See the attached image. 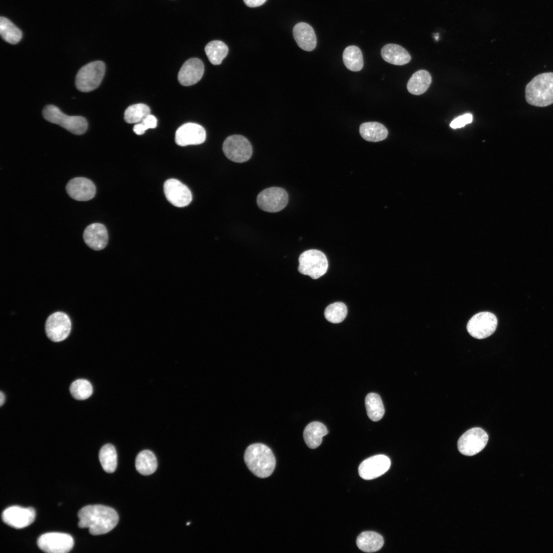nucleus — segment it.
<instances>
[{
    "mask_svg": "<svg viewBox=\"0 0 553 553\" xmlns=\"http://www.w3.org/2000/svg\"><path fill=\"white\" fill-rule=\"evenodd\" d=\"M384 543L382 537L374 531H367L361 533L357 538L356 544L361 550L366 552H373L379 550Z\"/></svg>",
    "mask_w": 553,
    "mask_h": 553,
    "instance_id": "5701e85b",
    "label": "nucleus"
},
{
    "mask_svg": "<svg viewBox=\"0 0 553 553\" xmlns=\"http://www.w3.org/2000/svg\"><path fill=\"white\" fill-rule=\"evenodd\" d=\"M206 132L201 125L195 123H186L180 126L176 132L175 141L181 146L197 145L204 142Z\"/></svg>",
    "mask_w": 553,
    "mask_h": 553,
    "instance_id": "dca6fc26",
    "label": "nucleus"
},
{
    "mask_svg": "<svg viewBox=\"0 0 553 553\" xmlns=\"http://www.w3.org/2000/svg\"><path fill=\"white\" fill-rule=\"evenodd\" d=\"M343 60L346 68L351 71L361 70L364 66L363 56L360 49L356 46H350L344 50Z\"/></svg>",
    "mask_w": 553,
    "mask_h": 553,
    "instance_id": "bb28decb",
    "label": "nucleus"
},
{
    "mask_svg": "<svg viewBox=\"0 0 553 553\" xmlns=\"http://www.w3.org/2000/svg\"><path fill=\"white\" fill-rule=\"evenodd\" d=\"M299 271L313 279H317L323 275L328 267L326 256L316 249H310L303 252L299 257Z\"/></svg>",
    "mask_w": 553,
    "mask_h": 553,
    "instance_id": "423d86ee",
    "label": "nucleus"
},
{
    "mask_svg": "<svg viewBox=\"0 0 553 553\" xmlns=\"http://www.w3.org/2000/svg\"><path fill=\"white\" fill-rule=\"evenodd\" d=\"M74 540L68 534L58 532H51L42 534L37 539L39 548L48 553H67L74 546Z\"/></svg>",
    "mask_w": 553,
    "mask_h": 553,
    "instance_id": "6e6552de",
    "label": "nucleus"
},
{
    "mask_svg": "<svg viewBox=\"0 0 553 553\" xmlns=\"http://www.w3.org/2000/svg\"><path fill=\"white\" fill-rule=\"evenodd\" d=\"M472 120V115L470 113L465 114L454 119L450 123V126L453 129L460 128L471 123Z\"/></svg>",
    "mask_w": 553,
    "mask_h": 553,
    "instance_id": "c9c22d12",
    "label": "nucleus"
},
{
    "mask_svg": "<svg viewBox=\"0 0 553 553\" xmlns=\"http://www.w3.org/2000/svg\"><path fill=\"white\" fill-rule=\"evenodd\" d=\"M381 55L385 61L394 65H404L411 60V56L405 48L394 44L385 45L381 50Z\"/></svg>",
    "mask_w": 553,
    "mask_h": 553,
    "instance_id": "412c9836",
    "label": "nucleus"
},
{
    "mask_svg": "<svg viewBox=\"0 0 553 553\" xmlns=\"http://www.w3.org/2000/svg\"><path fill=\"white\" fill-rule=\"evenodd\" d=\"M105 66L101 61H92L84 65L78 72L75 79L77 89L89 92L96 89L104 76Z\"/></svg>",
    "mask_w": 553,
    "mask_h": 553,
    "instance_id": "39448f33",
    "label": "nucleus"
},
{
    "mask_svg": "<svg viewBox=\"0 0 553 553\" xmlns=\"http://www.w3.org/2000/svg\"><path fill=\"white\" fill-rule=\"evenodd\" d=\"M163 188L167 200L176 207L186 206L192 200V194L189 189L177 179L167 180L164 183Z\"/></svg>",
    "mask_w": 553,
    "mask_h": 553,
    "instance_id": "4468645a",
    "label": "nucleus"
},
{
    "mask_svg": "<svg viewBox=\"0 0 553 553\" xmlns=\"http://www.w3.org/2000/svg\"><path fill=\"white\" fill-rule=\"evenodd\" d=\"M390 459L384 455H377L363 461L358 467V473L365 480L376 478L385 474L390 468Z\"/></svg>",
    "mask_w": 553,
    "mask_h": 553,
    "instance_id": "2eb2a0df",
    "label": "nucleus"
},
{
    "mask_svg": "<svg viewBox=\"0 0 553 553\" xmlns=\"http://www.w3.org/2000/svg\"><path fill=\"white\" fill-rule=\"evenodd\" d=\"M5 401V395L2 391L0 392V406H2Z\"/></svg>",
    "mask_w": 553,
    "mask_h": 553,
    "instance_id": "4c0bfd02",
    "label": "nucleus"
},
{
    "mask_svg": "<svg viewBox=\"0 0 553 553\" xmlns=\"http://www.w3.org/2000/svg\"><path fill=\"white\" fill-rule=\"evenodd\" d=\"M347 314L346 305L341 302H336L329 305L324 312L326 320L332 323H339L344 321Z\"/></svg>",
    "mask_w": 553,
    "mask_h": 553,
    "instance_id": "72a5a7b5",
    "label": "nucleus"
},
{
    "mask_svg": "<svg viewBox=\"0 0 553 553\" xmlns=\"http://www.w3.org/2000/svg\"><path fill=\"white\" fill-rule=\"evenodd\" d=\"M71 322L65 312L56 311L50 314L45 323V332L47 337L53 342L65 340L70 334Z\"/></svg>",
    "mask_w": 553,
    "mask_h": 553,
    "instance_id": "9b49d317",
    "label": "nucleus"
},
{
    "mask_svg": "<svg viewBox=\"0 0 553 553\" xmlns=\"http://www.w3.org/2000/svg\"><path fill=\"white\" fill-rule=\"evenodd\" d=\"M328 433L327 428L322 423L318 421L311 422L304 430V439L309 448L314 449L320 446L323 437Z\"/></svg>",
    "mask_w": 553,
    "mask_h": 553,
    "instance_id": "4be33fe9",
    "label": "nucleus"
},
{
    "mask_svg": "<svg viewBox=\"0 0 553 553\" xmlns=\"http://www.w3.org/2000/svg\"><path fill=\"white\" fill-rule=\"evenodd\" d=\"M189 524H190V523H189V522H188V523H187V524H186V525H189Z\"/></svg>",
    "mask_w": 553,
    "mask_h": 553,
    "instance_id": "ea45409f",
    "label": "nucleus"
},
{
    "mask_svg": "<svg viewBox=\"0 0 553 553\" xmlns=\"http://www.w3.org/2000/svg\"><path fill=\"white\" fill-rule=\"evenodd\" d=\"M135 466L137 471L141 474L149 475L153 474L157 467L156 458L150 450H144L137 455Z\"/></svg>",
    "mask_w": 553,
    "mask_h": 553,
    "instance_id": "a878e982",
    "label": "nucleus"
},
{
    "mask_svg": "<svg viewBox=\"0 0 553 553\" xmlns=\"http://www.w3.org/2000/svg\"><path fill=\"white\" fill-rule=\"evenodd\" d=\"M431 81L430 73L426 70H420L415 72L409 80L407 89L411 94L419 95L428 90Z\"/></svg>",
    "mask_w": 553,
    "mask_h": 553,
    "instance_id": "b1692460",
    "label": "nucleus"
},
{
    "mask_svg": "<svg viewBox=\"0 0 553 553\" xmlns=\"http://www.w3.org/2000/svg\"><path fill=\"white\" fill-rule=\"evenodd\" d=\"M80 528H88L92 535L106 534L112 530L119 520L117 512L112 508L102 505L84 506L78 513Z\"/></svg>",
    "mask_w": 553,
    "mask_h": 553,
    "instance_id": "f257e3e1",
    "label": "nucleus"
},
{
    "mask_svg": "<svg viewBox=\"0 0 553 553\" xmlns=\"http://www.w3.org/2000/svg\"><path fill=\"white\" fill-rule=\"evenodd\" d=\"M244 458L250 471L261 478L270 476L275 469V459L273 452L262 443H256L248 446Z\"/></svg>",
    "mask_w": 553,
    "mask_h": 553,
    "instance_id": "f03ea898",
    "label": "nucleus"
},
{
    "mask_svg": "<svg viewBox=\"0 0 553 553\" xmlns=\"http://www.w3.org/2000/svg\"><path fill=\"white\" fill-rule=\"evenodd\" d=\"M83 238L85 243L90 248L95 250H102L108 244L107 229L101 223H92L85 228Z\"/></svg>",
    "mask_w": 553,
    "mask_h": 553,
    "instance_id": "6ab92c4d",
    "label": "nucleus"
},
{
    "mask_svg": "<svg viewBox=\"0 0 553 553\" xmlns=\"http://www.w3.org/2000/svg\"><path fill=\"white\" fill-rule=\"evenodd\" d=\"M293 37L298 46L306 51H311L316 45V37L313 29L309 24L300 22L293 29Z\"/></svg>",
    "mask_w": 553,
    "mask_h": 553,
    "instance_id": "aec40b11",
    "label": "nucleus"
},
{
    "mask_svg": "<svg viewBox=\"0 0 553 553\" xmlns=\"http://www.w3.org/2000/svg\"><path fill=\"white\" fill-rule=\"evenodd\" d=\"M245 5L249 7H257L262 5L266 0H243Z\"/></svg>",
    "mask_w": 553,
    "mask_h": 553,
    "instance_id": "e433bc0d",
    "label": "nucleus"
},
{
    "mask_svg": "<svg viewBox=\"0 0 553 553\" xmlns=\"http://www.w3.org/2000/svg\"><path fill=\"white\" fill-rule=\"evenodd\" d=\"M222 149L228 159L238 163L248 161L252 154L250 142L245 137L239 135L227 137L223 143Z\"/></svg>",
    "mask_w": 553,
    "mask_h": 553,
    "instance_id": "0eeeda50",
    "label": "nucleus"
},
{
    "mask_svg": "<svg viewBox=\"0 0 553 553\" xmlns=\"http://www.w3.org/2000/svg\"><path fill=\"white\" fill-rule=\"evenodd\" d=\"M70 391L72 396L77 400L87 399L93 393V388L91 383L84 379H78L74 381L70 386Z\"/></svg>",
    "mask_w": 553,
    "mask_h": 553,
    "instance_id": "473e14b6",
    "label": "nucleus"
},
{
    "mask_svg": "<svg viewBox=\"0 0 553 553\" xmlns=\"http://www.w3.org/2000/svg\"><path fill=\"white\" fill-rule=\"evenodd\" d=\"M288 202L287 192L282 188L271 187L262 190L258 195L257 202L262 210L276 212L284 209Z\"/></svg>",
    "mask_w": 553,
    "mask_h": 553,
    "instance_id": "1a4fd4ad",
    "label": "nucleus"
},
{
    "mask_svg": "<svg viewBox=\"0 0 553 553\" xmlns=\"http://www.w3.org/2000/svg\"><path fill=\"white\" fill-rule=\"evenodd\" d=\"M365 405L369 418L373 421L381 419L385 408L380 397L375 393H369L365 398Z\"/></svg>",
    "mask_w": 553,
    "mask_h": 553,
    "instance_id": "cd10ccee",
    "label": "nucleus"
},
{
    "mask_svg": "<svg viewBox=\"0 0 553 553\" xmlns=\"http://www.w3.org/2000/svg\"><path fill=\"white\" fill-rule=\"evenodd\" d=\"M42 115L46 120L58 124L75 135L83 134L88 129V122L84 117L68 116L54 105H46L43 109Z\"/></svg>",
    "mask_w": 553,
    "mask_h": 553,
    "instance_id": "20e7f679",
    "label": "nucleus"
},
{
    "mask_svg": "<svg viewBox=\"0 0 553 553\" xmlns=\"http://www.w3.org/2000/svg\"><path fill=\"white\" fill-rule=\"evenodd\" d=\"M359 133L367 141L378 142L385 139L388 132L386 127L379 122H368L360 125Z\"/></svg>",
    "mask_w": 553,
    "mask_h": 553,
    "instance_id": "393cba45",
    "label": "nucleus"
},
{
    "mask_svg": "<svg viewBox=\"0 0 553 553\" xmlns=\"http://www.w3.org/2000/svg\"><path fill=\"white\" fill-rule=\"evenodd\" d=\"M525 98L530 105L543 107L553 103V73L540 74L526 85Z\"/></svg>",
    "mask_w": 553,
    "mask_h": 553,
    "instance_id": "7ed1b4c3",
    "label": "nucleus"
},
{
    "mask_svg": "<svg viewBox=\"0 0 553 553\" xmlns=\"http://www.w3.org/2000/svg\"><path fill=\"white\" fill-rule=\"evenodd\" d=\"M205 52L209 61L214 65H218L227 56L228 48L222 41L212 40L206 45Z\"/></svg>",
    "mask_w": 553,
    "mask_h": 553,
    "instance_id": "c85d7f7f",
    "label": "nucleus"
},
{
    "mask_svg": "<svg viewBox=\"0 0 553 553\" xmlns=\"http://www.w3.org/2000/svg\"><path fill=\"white\" fill-rule=\"evenodd\" d=\"M496 316L489 312H481L474 315L468 322L466 328L469 334L477 339H483L491 335L497 326Z\"/></svg>",
    "mask_w": 553,
    "mask_h": 553,
    "instance_id": "f8f14e48",
    "label": "nucleus"
},
{
    "mask_svg": "<svg viewBox=\"0 0 553 553\" xmlns=\"http://www.w3.org/2000/svg\"><path fill=\"white\" fill-rule=\"evenodd\" d=\"M150 114V108L143 103L129 106L125 111L124 118L129 123H139Z\"/></svg>",
    "mask_w": 553,
    "mask_h": 553,
    "instance_id": "2f4dec72",
    "label": "nucleus"
},
{
    "mask_svg": "<svg viewBox=\"0 0 553 553\" xmlns=\"http://www.w3.org/2000/svg\"><path fill=\"white\" fill-rule=\"evenodd\" d=\"M0 34L3 39L9 44H17L22 38V33L10 20L4 17L0 18Z\"/></svg>",
    "mask_w": 553,
    "mask_h": 553,
    "instance_id": "7c9ffc66",
    "label": "nucleus"
},
{
    "mask_svg": "<svg viewBox=\"0 0 553 553\" xmlns=\"http://www.w3.org/2000/svg\"><path fill=\"white\" fill-rule=\"evenodd\" d=\"M66 190L72 199L86 201L94 197L96 187L93 181L87 178L76 177L68 182Z\"/></svg>",
    "mask_w": 553,
    "mask_h": 553,
    "instance_id": "f3484780",
    "label": "nucleus"
},
{
    "mask_svg": "<svg viewBox=\"0 0 553 553\" xmlns=\"http://www.w3.org/2000/svg\"><path fill=\"white\" fill-rule=\"evenodd\" d=\"M35 511L32 507L11 506L6 508L2 514L3 521L8 525L17 529L30 525L35 520Z\"/></svg>",
    "mask_w": 553,
    "mask_h": 553,
    "instance_id": "ddd939ff",
    "label": "nucleus"
},
{
    "mask_svg": "<svg viewBox=\"0 0 553 553\" xmlns=\"http://www.w3.org/2000/svg\"><path fill=\"white\" fill-rule=\"evenodd\" d=\"M157 124V118L154 115L150 114L140 122L135 124L133 127V131L137 135H140L143 134L148 129L155 128Z\"/></svg>",
    "mask_w": 553,
    "mask_h": 553,
    "instance_id": "f704fd0d",
    "label": "nucleus"
},
{
    "mask_svg": "<svg viewBox=\"0 0 553 553\" xmlns=\"http://www.w3.org/2000/svg\"><path fill=\"white\" fill-rule=\"evenodd\" d=\"M204 71V64L199 58H192L187 60L178 73L179 83L184 86L196 83L202 78Z\"/></svg>",
    "mask_w": 553,
    "mask_h": 553,
    "instance_id": "a211bd4d",
    "label": "nucleus"
},
{
    "mask_svg": "<svg viewBox=\"0 0 553 553\" xmlns=\"http://www.w3.org/2000/svg\"><path fill=\"white\" fill-rule=\"evenodd\" d=\"M434 37H435V39H436V40H438V38H439V37H438V34H437V36H435Z\"/></svg>",
    "mask_w": 553,
    "mask_h": 553,
    "instance_id": "58836bf2",
    "label": "nucleus"
},
{
    "mask_svg": "<svg viewBox=\"0 0 553 553\" xmlns=\"http://www.w3.org/2000/svg\"><path fill=\"white\" fill-rule=\"evenodd\" d=\"M488 436L480 428H473L466 431L458 441V449L463 455H474L482 451L486 445Z\"/></svg>",
    "mask_w": 553,
    "mask_h": 553,
    "instance_id": "9d476101",
    "label": "nucleus"
},
{
    "mask_svg": "<svg viewBox=\"0 0 553 553\" xmlns=\"http://www.w3.org/2000/svg\"><path fill=\"white\" fill-rule=\"evenodd\" d=\"M101 465L105 472H114L117 467V455L115 447L111 444L104 445L99 453Z\"/></svg>",
    "mask_w": 553,
    "mask_h": 553,
    "instance_id": "c756f323",
    "label": "nucleus"
}]
</instances>
